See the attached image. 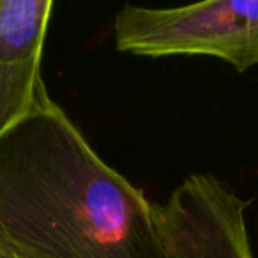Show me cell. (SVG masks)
Here are the masks:
<instances>
[{
  "mask_svg": "<svg viewBox=\"0 0 258 258\" xmlns=\"http://www.w3.org/2000/svg\"><path fill=\"white\" fill-rule=\"evenodd\" d=\"M0 247L29 258H168L156 204L50 94L0 137Z\"/></svg>",
  "mask_w": 258,
  "mask_h": 258,
  "instance_id": "1",
  "label": "cell"
},
{
  "mask_svg": "<svg viewBox=\"0 0 258 258\" xmlns=\"http://www.w3.org/2000/svg\"><path fill=\"white\" fill-rule=\"evenodd\" d=\"M46 92L41 64H0V137L23 118Z\"/></svg>",
  "mask_w": 258,
  "mask_h": 258,
  "instance_id": "5",
  "label": "cell"
},
{
  "mask_svg": "<svg viewBox=\"0 0 258 258\" xmlns=\"http://www.w3.org/2000/svg\"><path fill=\"white\" fill-rule=\"evenodd\" d=\"M0 258H29V256H23V254L16 253V251L4 249V247H0Z\"/></svg>",
  "mask_w": 258,
  "mask_h": 258,
  "instance_id": "6",
  "label": "cell"
},
{
  "mask_svg": "<svg viewBox=\"0 0 258 258\" xmlns=\"http://www.w3.org/2000/svg\"><path fill=\"white\" fill-rule=\"evenodd\" d=\"M246 207L218 177L189 175L165 204H156L168 258H254Z\"/></svg>",
  "mask_w": 258,
  "mask_h": 258,
  "instance_id": "3",
  "label": "cell"
},
{
  "mask_svg": "<svg viewBox=\"0 0 258 258\" xmlns=\"http://www.w3.org/2000/svg\"><path fill=\"white\" fill-rule=\"evenodd\" d=\"M115 48L142 57L207 55L239 73L258 66V0H212L173 9L124 6Z\"/></svg>",
  "mask_w": 258,
  "mask_h": 258,
  "instance_id": "2",
  "label": "cell"
},
{
  "mask_svg": "<svg viewBox=\"0 0 258 258\" xmlns=\"http://www.w3.org/2000/svg\"><path fill=\"white\" fill-rule=\"evenodd\" d=\"M53 0H0V64L43 62Z\"/></svg>",
  "mask_w": 258,
  "mask_h": 258,
  "instance_id": "4",
  "label": "cell"
}]
</instances>
